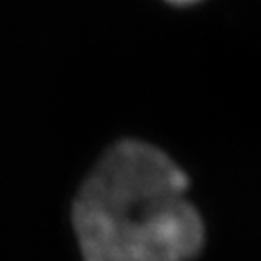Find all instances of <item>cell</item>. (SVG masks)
I'll use <instances>...</instances> for the list:
<instances>
[{
	"label": "cell",
	"instance_id": "cell-2",
	"mask_svg": "<svg viewBox=\"0 0 261 261\" xmlns=\"http://www.w3.org/2000/svg\"><path fill=\"white\" fill-rule=\"evenodd\" d=\"M170 2H178V4H184V2H194V0H170Z\"/></svg>",
	"mask_w": 261,
	"mask_h": 261
},
{
	"label": "cell",
	"instance_id": "cell-1",
	"mask_svg": "<svg viewBox=\"0 0 261 261\" xmlns=\"http://www.w3.org/2000/svg\"><path fill=\"white\" fill-rule=\"evenodd\" d=\"M188 178L163 151L122 141L85 180L74 226L85 261H186L203 226L186 197Z\"/></svg>",
	"mask_w": 261,
	"mask_h": 261
}]
</instances>
